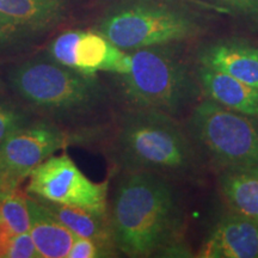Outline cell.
Instances as JSON below:
<instances>
[{
	"label": "cell",
	"mask_w": 258,
	"mask_h": 258,
	"mask_svg": "<svg viewBox=\"0 0 258 258\" xmlns=\"http://www.w3.org/2000/svg\"><path fill=\"white\" fill-rule=\"evenodd\" d=\"M36 118V115L25 108L0 80V143Z\"/></svg>",
	"instance_id": "cell-19"
},
{
	"label": "cell",
	"mask_w": 258,
	"mask_h": 258,
	"mask_svg": "<svg viewBox=\"0 0 258 258\" xmlns=\"http://www.w3.org/2000/svg\"><path fill=\"white\" fill-rule=\"evenodd\" d=\"M117 252L112 245L103 244L89 238L77 237L73 241L70 253L67 258H99V257H112Z\"/></svg>",
	"instance_id": "cell-20"
},
{
	"label": "cell",
	"mask_w": 258,
	"mask_h": 258,
	"mask_svg": "<svg viewBox=\"0 0 258 258\" xmlns=\"http://www.w3.org/2000/svg\"><path fill=\"white\" fill-rule=\"evenodd\" d=\"M195 74L205 98L230 110L258 118V90L230 74L196 63Z\"/></svg>",
	"instance_id": "cell-11"
},
{
	"label": "cell",
	"mask_w": 258,
	"mask_h": 258,
	"mask_svg": "<svg viewBox=\"0 0 258 258\" xmlns=\"http://www.w3.org/2000/svg\"><path fill=\"white\" fill-rule=\"evenodd\" d=\"M198 257L258 258V224L230 211L215 222Z\"/></svg>",
	"instance_id": "cell-9"
},
{
	"label": "cell",
	"mask_w": 258,
	"mask_h": 258,
	"mask_svg": "<svg viewBox=\"0 0 258 258\" xmlns=\"http://www.w3.org/2000/svg\"><path fill=\"white\" fill-rule=\"evenodd\" d=\"M184 125L206 165L219 172L258 164V118L203 97Z\"/></svg>",
	"instance_id": "cell-6"
},
{
	"label": "cell",
	"mask_w": 258,
	"mask_h": 258,
	"mask_svg": "<svg viewBox=\"0 0 258 258\" xmlns=\"http://www.w3.org/2000/svg\"><path fill=\"white\" fill-rule=\"evenodd\" d=\"M218 179L230 211L258 224V164L222 170Z\"/></svg>",
	"instance_id": "cell-14"
},
{
	"label": "cell",
	"mask_w": 258,
	"mask_h": 258,
	"mask_svg": "<svg viewBox=\"0 0 258 258\" xmlns=\"http://www.w3.org/2000/svg\"><path fill=\"white\" fill-rule=\"evenodd\" d=\"M93 30L122 50L169 46L194 40L205 30L192 10L169 0H121L103 12Z\"/></svg>",
	"instance_id": "cell-5"
},
{
	"label": "cell",
	"mask_w": 258,
	"mask_h": 258,
	"mask_svg": "<svg viewBox=\"0 0 258 258\" xmlns=\"http://www.w3.org/2000/svg\"><path fill=\"white\" fill-rule=\"evenodd\" d=\"M101 148L116 172L148 171L173 182H195L206 166L184 123L159 111H116Z\"/></svg>",
	"instance_id": "cell-3"
},
{
	"label": "cell",
	"mask_w": 258,
	"mask_h": 258,
	"mask_svg": "<svg viewBox=\"0 0 258 258\" xmlns=\"http://www.w3.org/2000/svg\"><path fill=\"white\" fill-rule=\"evenodd\" d=\"M0 66H2V64H0Z\"/></svg>",
	"instance_id": "cell-25"
},
{
	"label": "cell",
	"mask_w": 258,
	"mask_h": 258,
	"mask_svg": "<svg viewBox=\"0 0 258 258\" xmlns=\"http://www.w3.org/2000/svg\"><path fill=\"white\" fill-rule=\"evenodd\" d=\"M175 44L129 51L131 70L112 74L110 90L118 110H153L180 118L203 97L192 69Z\"/></svg>",
	"instance_id": "cell-4"
},
{
	"label": "cell",
	"mask_w": 258,
	"mask_h": 258,
	"mask_svg": "<svg viewBox=\"0 0 258 258\" xmlns=\"http://www.w3.org/2000/svg\"><path fill=\"white\" fill-rule=\"evenodd\" d=\"M0 258H2V254H0Z\"/></svg>",
	"instance_id": "cell-24"
},
{
	"label": "cell",
	"mask_w": 258,
	"mask_h": 258,
	"mask_svg": "<svg viewBox=\"0 0 258 258\" xmlns=\"http://www.w3.org/2000/svg\"><path fill=\"white\" fill-rule=\"evenodd\" d=\"M28 195L60 205L108 213L109 186L86 177L67 153L53 154L29 176Z\"/></svg>",
	"instance_id": "cell-7"
},
{
	"label": "cell",
	"mask_w": 258,
	"mask_h": 258,
	"mask_svg": "<svg viewBox=\"0 0 258 258\" xmlns=\"http://www.w3.org/2000/svg\"><path fill=\"white\" fill-rule=\"evenodd\" d=\"M110 42L93 29H78L74 43V70L88 76L101 72L108 56Z\"/></svg>",
	"instance_id": "cell-17"
},
{
	"label": "cell",
	"mask_w": 258,
	"mask_h": 258,
	"mask_svg": "<svg viewBox=\"0 0 258 258\" xmlns=\"http://www.w3.org/2000/svg\"><path fill=\"white\" fill-rule=\"evenodd\" d=\"M67 146L69 138L59 127L36 118L0 143V179L8 190L18 188L35 167Z\"/></svg>",
	"instance_id": "cell-8"
},
{
	"label": "cell",
	"mask_w": 258,
	"mask_h": 258,
	"mask_svg": "<svg viewBox=\"0 0 258 258\" xmlns=\"http://www.w3.org/2000/svg\"><path fill=\"white\" fill-rule=\"evenodd\" d=\"M2 258H40L30 232L8 238L3 245Z\"/></svg>",
	"instance_id": "cell-21"
},
{
	"label": "cell",
	"mask_w": 258,
	"mask_h": 258,
	"mask_svg": "<svg viewBox=\"0 0 258 258\" xmlns=\"http://www.w3.org/2000/svg\"><path fill=\"white\" fill-rule=\"evenodd\" d=\"M222 71L258 90V46L240 38H226L200 49L198 62Z\"/></svg>",
	"instance_id": "cell-10"
},
{
	"label": "cell",
	"mask_w": 258,
	"mask_h": 258,
	"mask_svg": "<svg viewBox=\"0 0 258 258\" xmlns=\"http://www.w3.org/2000/svg\"><path fill=\"white\" fill-rule=\"evenodd\" d=\"M117 252L128 257H188L185 208L175 182L148 171H118L108 195Z\"/></svg>",
	"instance_id": "cell-2"
},
{
	"label": "cell",
	"mask_w": 258,
	"mask_h": 258,
	"mask_svg": "<svg viewBox=\"0 0 258 258\" xmlns=\"http://www.w3.org/2000/svg\"><path fill=\"white\" fill-rule=\"evenodd\" d=\"M49 36L0 14V64L41 49Z\"/></svg>",
	"instance_id": "cell-16"
},
{
	"label": "cell",
	"mask_w": 258,
	"mask_h": 258,
	"mask_svg": "<svg viewBox=\"0 0 258 258\" xmlns=\"http://www.w3.org/2000/svg\"><path fill=\"white\" fill-rule=\"evenodd\" d=\"M221 9L258 30V0H212Z\"/></svg>",
	"instance_id": "cell-22"
},
{
	"label": "cell",
	"mask_w": 258,
	"mask_h": 258,
	"mask_svg": "<svg viewBox=\"0 0 258 258\" xmlns=\"http://www.w3.org/2000/svg\"><path fill=\"white\" fill-rule=\"evenodd\" d=\"M34 199H36L54 218L57 219L63 226H66L77 237L89 238V239L115 246L112 243L108 213L60 205V203L47 201L40 198Z\"/></svg>",
	"instance_id": "cell-15"
},
{
	"label": "cell",
	"mask_w": 258,
	"mask_h": 258,
	"mask_svg": "<svg viewBox=\"0 0 258 258\" xmlns=\"http://www.w3.org/2000/svg\"><path fill=\"white\" fill-rule=\"evenodd\" d=\"M73 9V0H0V14L49 35L70 21Z\"/></svg>",
	"instance_id": "cell-12"
},
{
	"label": "cell",
	"mask_w": 258,
	"mask_h": 258,
	"mask_svg": "<svg viewBox=\"0 0 258 258\" xmlns=\"http://www.w3.org/2000/svg\"><path fill=\"white\" fill-rule=\"evenodd\" d=\"M0 226L10 234H21L30 231V208L25 190L18 186L6 192L0 200Z\"/></svg>",
	"instance_id": "cell-18"
},
{
	"label": "cell",
	"mask_w": 258,
	"mask_h": 258,
	"mask_svg": "<svg viewBox=\"0 0 258 258\" xmlns=\"http://www.w3.org/2000/svg\"><path fill=\"white\" fill-rule=\"evenodd\" d=\"M9 191H10V190H8V188H6L4 183H3V180L0 179V200H2L3 196H4L5 194L9 192Z\"/></svg>",
	"instance_id": "cell-23"
},
{
	"label": "cell",
	"mask_w": 258,
	"mask_h": 258,
	"mask_svg": "<svg viewBox=\"0 0 258 258\" xmlns=\"http://www.w3.org/2000/svg\"><path fill=\"white\" fill-rule=\"evenodd\" d=\"M30 234L40 258H67L76 235L53 217L36 199L28 195Z\"/></svg>",
	"instance_id": "cell-13"
},
{
	"label": "cell",
	"mask_w": 258,
	"mask_h": 258,
	"mask_svg": "<svg viewBox=\"0 0 258 258\" xmlns=\"http://www.w3.org/2000/svg\"><path fill=\"white\" fill-rule=\"evenodd\" d=\"M0 80L36 117L59 127L70 146L101 147L116 111L98 74L67 69L38 49L0 66Z\"/></svg>",
	"instance_id": "cell-1"
}]
</instances>
